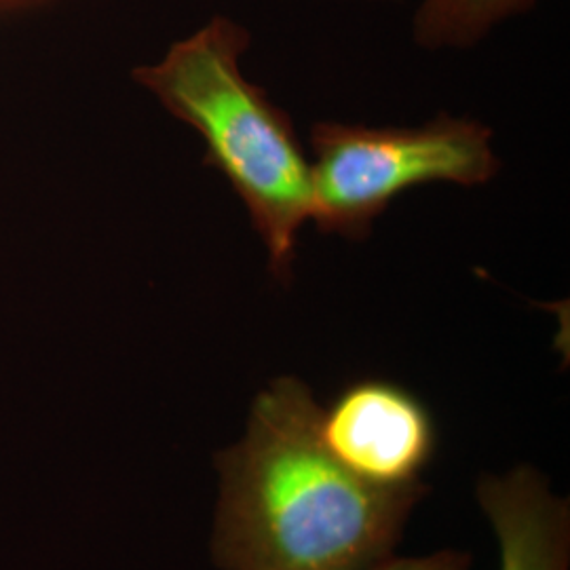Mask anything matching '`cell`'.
I'll return each mask as SVG.
<instances>
[{
	"mask_svg": "<svg viewBox=\"0 0 570 570\" xmlns=\"http://www.w3.org/2000/svg\"><path fill=\"white\" fill-rule=\"evenodd\" d=\"M501 548V570H570V505L539 469L484 473L475 487Z\"/></svg>",
	"mask_w": 570,
	"mask_h": 570,
	"instance_id": "obj_5",
	"label": "cell"
},
{
	"mask_svg": "<svg viewBox=\"0 0 570 570\" xmlns=\"http://www.w3.org/2000/svg\"><path fill=\"white\" fill-rule=\"evenodd\" d=\"M534 0H425L414 35L425 47H468L494 23L527 11Z\"/></svg>",
	"mask_w": 570,
	"mask_h": 570,
	"instance_id": "obj_6",
	"label": "cell"
},
{
	"mask_svg": "<svg viewBox=\"0 0 570 570\" xmlns=\"http://www.w3.org/2000/svg\"><path fill=\"white\" fill-rule=\"evenodd\" d=\"M247 45L245 28L214 18L134 77L202 134L205 164L225 174L265 242L271 273L287 282L311 216V167L289 117L245 79L239 58Z\"/></svg>",
	"mask_w": 570,
	"mask_h": 570,
	"instance_id": "obj_2",
	"label": "cell"
},
{
	"mask_svg": "<svg viewBox=\"0 0 570 570\" xmlns=\"http://www.w3.org/2000/svg\"><path fill=\"white\" fill-rule=\"evenodd\" d=\"M471 556L468 551L444 550L419 558H387L370 570H469Z\"/></svg>",
	"mask_w": 570,
	"mask_h": 570,
	"instance_id": "obj_7",
	"label": "cell"
},
{
	"mask_svg": "<svg viewBox=\"0 0 570 570\" xmlns=\"http://www.w3.org/2000/svg\"><path fill=\"white\" fill-rule=\"evenodd\" d=\"M320 433L346 471L379 489L421 482L438 450L435 419L425 402L383 379L346 385L322 407Z\"/></svg>",
	"mask_w": 570,
	"mask_h": 570,
	"instance_id": "obj_4",
	"label": "cell"
},
{
	"mask_svg": "<svg viewBox=\"0 0 570 570\" xmlns=\"http://www.w3.org/2000/svg\"><path fill=\"white\" fill-rule=\"evenodd\" d=\"M492 131L446 115L423 127L317 122L311 131V216L322 233L362 239L410 188L478 186L497 174Z\"/></svg>",
	"mask_w": 570,
	"mask_h": 570,
	"instance_id": "obj_3",
	"label": "cell"
},
{
	"mask_svg": "<svg viewBox=\"0 0 570 570\" xmlns=\"http://www.w3.org/2000/svg\"><path fill=\"white\" fill-rule=\"evenodd\" d=\"M320 416L308 385L279 376L256 395L244 438L216 454L218 569L370 570L391 558L428 484L360 480L330 454Z\"/></svg>",
	"mask_w": 570,
	"mask_h": 570,
	"instance_id": "obj_1",
	"label": "cell"
}]
</instances>
